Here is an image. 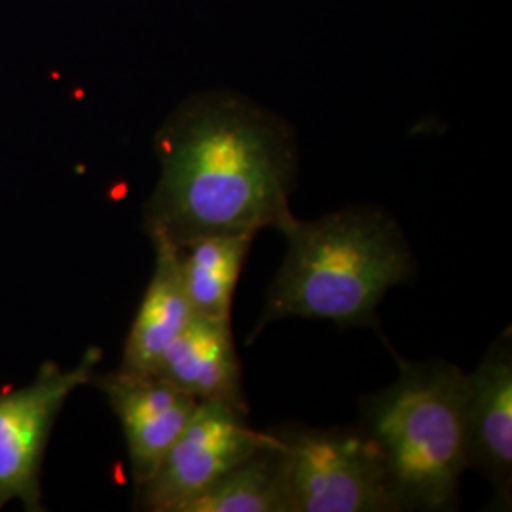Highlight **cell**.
<instances>
[{
  "label": "cell",
  "mask_w": 512,
  "mask_h": 512,
  "mask_svg": "<svg viewBox=\"0 0 512 512\" xmlns=\"http://www.w3.org/2000/svg\"><path fill=\"white\" fill-rule=\"evenodd\" d=\"M160 177L145 232L179 249L209 236H256L291 213L298 147L291 124L234 92L196 93L154 135Z\"/></svg>",
  "instance_id": "cell-1"
},
{
  "label": "cell",
  "mask_w": 512,
  "mask_h": 512,
  "mask_svg": "<svg viewBox=\"0 0 512 512\" xmlns=\"http://www.w3.org/2000/svg\"><path fill=\"white\" fill-rule=\"evenodd\" d=\"M277 230L287 238V255L253 338L289 317L344 329L378 327L376 311L385 294L416 274L401 224L376 205H349L317 220L291 215Z\"/></svg>",
  "instance_id": "cell-2"
},
{
  "label": "cell",
  "mask_w": 512,
  "mask_h": 512,
  "mask_svg": "<svg viewBox=\"0 0 512 512\" xmlns=\"http://www.w3.org/2000/svg\"><path fill=\"white\" fill-rule=\"evenodd\" d=\"M384 459L399 511H454L467 471L465 372L401 361L399 378L361 399V423Z\"/></svg>",
  "instance_id": "cell-3"
},
{
  "label": "cell",
  "mask_w": 512,
  "mask_h": 512,
  "mask_svg": "<svg viewBox=\"0 0 512 512\" xmlns=\"http://www.w3.org/2000/svg\"><path fill=\"white\" fill-rule=\"evenodd\" d=\"M285 450L289 512H397L384 459L357 427L279 425Z\"/></svg>",
  "instance_id": "cell-4"
},
{
  "label": "cell",
  "mask_w": 512,
  "mask_h": 512,
  "mask_svg": "<svg viewBox=\"0 0 512 512\" xmlns=\"http://www.w3.org/2000/svg\"><path fill=\"white\" fill-rule=\"evenodd\" d=\"M249 406L200 401L154 475L135 486L141 511L184 512L220 476L272 440L249 423Z\"/></svg>",
  "instance_id": "cell-5"
},
{
  "label": "cell",
  "mask_w": 512,
  "mask_h": 512,
  "mask_svg": "<svg viewBox=\"0 0 512 512\" xmlns=\"http://www.w3.org/2000/svg\"><path fill=\"white\" fill-rule=\"evenodd\" d=\"M101 349L90 348L73 368L44 363L25 387L0 391V511L19 501L27 511L42 507V461L55 418L82 385L92 384Z\"/></svg>",
  "instance_id": "cell-6"
},
{
  "label": "cell",
  "mask_w": 512,
  "mask_h": 512,
  "mask_svg": "<svg viewBox=\"0 0 512 512\" xmlns=\"http://www.w3.org/2000/svg\"><path fill=\"white\" fill-rule=\"evenodd\" d=\"M467 469L484 476L492 505H512V336L503 330L471 374H465Z\"/></svg>",
  "instance_id": "cell-7"
},
{
  "label": "cell",
  "mask_w": 512,
  "mask_h": 512,
  "mask_svg": "<svg viewBox=\"0 0 512 512\" xmlns=\"http://www.w3.org/2000/svg\"><path fill=\"white\" fill-rule=\"evenodd\" d=\"M92 384L105 393L122 425L131 475L139 486L154 475L200 401L152 372L118 368L110 374H93Z\"/></svg>",
  "instance_id": "cell-8"
},
{
  "label": "cell",
  "mask_w": 512,
  "mask_h": 512,
  "mask_svg": "<svg viewBox=\"0 0 512 512\" xmlns=\"http://www.w3.org/2000/svg\"><path fill=\"white\" fill-rule=\"evenodd\" d=\"M154 374L198 401H228L247 406L232 323L192 315L165 349Z\"/></svg>",
  "instance_id": "cell-9"
},
{
  "label": "cell",
  "mask_w": 512,
  "mask_h": 512,
  "mask_svg": "<svg viewBox=\"0 0 512 512\" xmlns=\"http://www.w3.org/2000/svg\"><path fill=\"white\" fill-rule=\"evenodd\" d=\"M150 241L156 255L154 274L131 323L120 368L154 374L165 349L190 323L194 311L184 291L175 247L160 238Z\"/></svg>",
  "instance_id": "cell-10"
},
{
  "label": "cell",
  "mask_w": 512,
  "mask_h": 512,
  "mask_svg": "<svg viewBox=\"0 0 512 512\" xmlns=\"http://www.w3.org/2000/svg\"><path fill=\"white\" fill-rule=\"evenodd\" d=\"M253 239L209 236L175 249L184 291L196 315L232 323L234 291Z\"/></svg>",
  "instance_id": "cell-11"
},
{
  "label": "cell",
  "mask_w": 512,
  "mask_h": 512,
  "mask_svg": "<svg viewBox=\"0 0 512 512\" xmlns=\"http://www.w3.org/2000/svg\"><path fill=\"white\" fill-rule=\"evenodd\" d=\"M184 512H289L287 458L279 440L272 435L268 444L220 476Z\"/></svg>",
  "instance_id": "cell-12"
}]
</instances>
